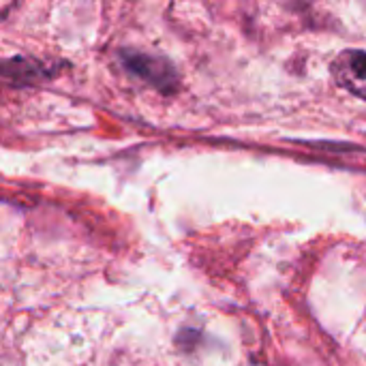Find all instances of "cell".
I'll return each mask as SVG.
<instances>
[{
    "instance_id": "obj_1",
    "label": "cell",
    "mask_w": 366,
    "mask_h": 366,
    "mask_svg": "<svg viewBox=\"0 0 366 366\" xmlns=\"http://www.w3.org/2000/svg\"><path fill=\"white\" fill-rule=\"evenodd\" d=\"M118 60L122 62V66L129 75L137 77L139 81H146L148 86H152L165 94H169L178 86V73H176L174 64L163 56L144 54V51H135V49H122L118 54Z\"/></svg>"
},
{
    "instance_id": "obj_2",
    "label": "cell",
    "mask_w": 366,
    "mask_h": 366,
    "mask_svg": "<svg viewBox=\"0 0 366 366\" xmlns=\"http://www.w3.org/2000/svg\"><path fill=\"white\" fill-rule=\"evenodd\" d=\"M58 73H60V69H54L51 62H41L30 56H15V58L0 62V77L19 88L47 81V79L56 77Z\"/></svg>"
},
{
    "instance_id": "obj_3",
    "label": "cell",
    "mask_w": 366,
    "mask_h": 366,
    "mask_svg": "<svg viewBox=\"0 0 366 366\" xmlns=\"http://www.w3.org/2000/svg\"><path fill=\"white\" fill-rule=\"evenodd\" d=\"M332 77L341 88L366 101V51L345 49L332 62Z\"/></svg>"
}]
</instances>
